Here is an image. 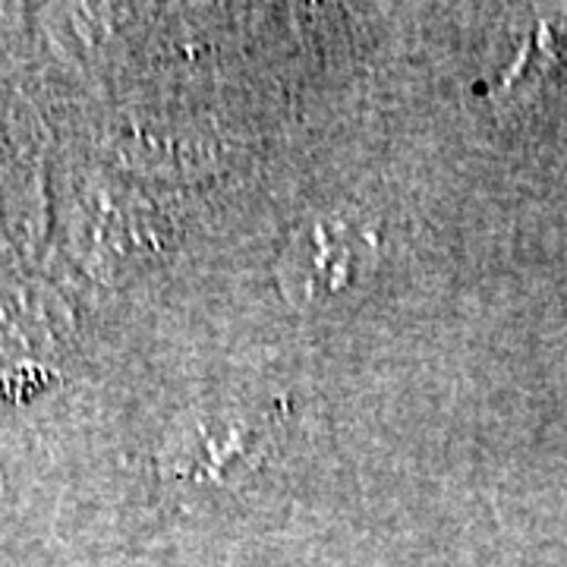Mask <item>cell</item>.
<instances>
[{
	"instance_id": "cell-1",
	"label": "cell",
	"mask_w": 567,
	"mask_h": 567,
	"mask_svg": "<svg viewBox=\"0 0 567 567\" xmlns=\"http://www.w3.org/2000/svg\"><path fill=\"white\" fill-rule=\"evenodd\" d=\"M275 413H252L244 406H221L177 425L164 451L167 480L193 483H227L234 473H244L262 457L271 442Z\"/></svg>"
},
{
	"instance_id": "cell-2",
	"label": "cell",
	"mask_w": 567,
	"mask_h": 567,
	"mask_svg": "<svg viewBox=\"0 0 567 567\" xmlns=\"http://www.w3.org/2000/svg\"><path fill=\"white\" fill-rule=\"evenodd\" d=\"M375 240L341 215H316L306 221L281 259L284 290L297 300H316L347 290L372 259Z\"/></svg>"
}]
</instances>
